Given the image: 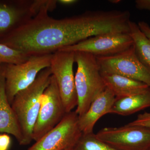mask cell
Wrapping results in <instances>:
<instances>
[{
	"mask_svg": "<svg viewBox=\"0 0 150 150\" xmlns=\"http://www.w3.org/2000/svg\"><path fill=\"white\" fill-rule=\"evenodd\" d=\"M53 54L30 56L22 64L1 66L5 79L6 95L10 104H11L16 93L32 84L41 71L50 67Z\"/></svg>",
	"mask_w": 150,
	"mask_h": 150,
	"instance_id": "3",
	"label": "cell"
},
{
	"mask_svg": "<svg viewBox=\"0 0 150 150\" xmlns=\"http://www.w3.org/2000/svg\"><path fill=\"white\" fill-rule=\"evenodd\" d=\"M150 107V89L143 93L115 99L110 113L127 116Z\"/></svg>",
	"mask_w": 150,
	"mask_h": 150,
	"instance_id": "14",
	"label": "cell"
},
{
	"mask_svg": "<svg viewBox=\"0 0 150 150\" xmlns=\"http://www.w3.org/2000/svg\"><path fill=\"white\" fill-rule=\"evenodd\" d=\"M30 0H0V39L35 16Z\"/></svg>",
	"mask_w": 150,
	"mask_h": 150,
	"instance_id": "10",
	"label": "cell"
},
{
	"mask_svg": "<svg viewBox=\"0 0 150 150\" xmlns=\"http://www.w3.org/2000/svg\"><path fill=\"white\" fill-rule=\"evenodd\" d=\"M134 45L129 33H110L93 36L59 51L87 52L96 56L105 57L118 54Z\"/></svg>",
	"mask_w": 150,
	"mask_h": 150,
	"instance_id": "9",
	"label": "cell"
},
{
	"mask_svg": "<svg viewBox=\"0 0 150 150\" xmlns=\"http://www.w3.org/2000/svg\"><path fill=\"white\" fill-rule=\"evenodd\" d=\"M57 1L56 0H32V10L35 15L42 8H46L48 11H52L56 7Z\"/></svg>",
	"mask_w": 150,
	"mask_h": 150,
	"instance_id": "18",
	"label": "cell"
},
{
	"mask_svg": "<svg viewBox=\"0 0 150 150\" xmlns=\"http://www.w3.org/2000/svg\"><path fill=\"white\" fill-rule=\"evenodd\" d=\"M115 100L114 94L107 88L94 100L88 110L78 118L79 127L83 134L93 133L96 123L103 115L110 113Z\"/></svg>",
	"mask_w": 150,
	"mask_h": 150,
	"instance_id": "11",
	"label": "cell"
},
{
	"mask_svg": "<svg viewBox=\"0 0 150 150\" xmlns=\"http://www.w3.org/2000/svg\"><path fill=\"white\" fill-rule=\"evenodd\" d=\"M67 113L55 77L51 75L48 86L40 98L37 121L33 131V140L40 139L54 129Z\"/></svg>",
	"mask_w": 150,
	"mask_h": 150,
	"instance_id": "4",
	"label": "cell"
},
{
	"mask_svg": "<svg viewBox=\"0 0 150 150\" xmlns=\"http://www.w3.org/2000/svg\"><path fill=\"white\" fill-rule=\"evenodd\" d=\"M149 150H150V149H149Z\"/></svg>",
	"mask_w": 150,
	"mask_h": 150,
	"instance_id": "27",
	"label": "cell"
},
{
	"mask_svg": "<svg viewBox=\"0 0 150 150\" xmlns=\"http://www.w3.org/2000/svg\"><path fill=\"white\" fill-rule=\"evenodd\" d=\"M79 1L77 0H58L57 3L62 5L69 6L74 5Z\"/></svg>",
	"mask_w": 150,
	"mask_h": 150,
	"instance_id": "23",
	"label": "cell"
},
{
	"mask_svg": "<svg viewBox=\"0 0 150 150\" xmlns=\"http://www.w3.org/2000/svg\"><path fill=\"white\" fill-rule=\"evenodd\" d=\"M128 124L131 126H141L150 128V112H145L139 114L136 120Z\"/></svg>",
	"mask_w": 150,
	"mask_h": 150,
	"instance_id": "19",
	"label": "cell"
},
{
	"mask_svg": "<svg viewBox=\"0 0 150 150\" xmlns=\"http://www.w3.org/2000/svg\"><path fill=\"white\" fill-rule=\"evenodd\" d=\"M135 3L137 9L150 11V0H136Z\"/></svg>",
	"mask_w": 150,
	"mask_h": 150,
	"instance_id": "21",
	"label": "cell"
},
{
	"mask_svg": "<svg viewBox=\"0 0 150 150\" xmlns=\"http://www.w3.org/2000/svg\"><path fill=\"white\" fill-rule=\"evenodd\" d=\"M74 150H118L98 139L96 134H82Z\"/></svg>",
	"mask_w": 150,
	"mask_h": 150,
	"instance_id": "16",
	"label": "cell"
},
{
	"mask_svg": "<svg viewBox=\"0 0 150 150\" xmlns=\"http://www.w3.org/2000/svg\"><path fill=\"white\" fill-rule=\"evenodd\" d=\"M76 111L66 113L61 122L27 150H66L74 149L83 133Z\"/></svg>",
	"mask_w": 150,
	"mask_h": 150,
	"instance_id": "7",
	"label": "cell"
},
{
	"mask_svg": "<svg viewBox=\"0 0 150 150\" xmlns=\"http://www.w3.org/2000/svg\"><path fill=\"white\" fill-rule=\"evenodd\" d=\"M109 1V2L112 3V4H117L121 2V1L120 0H110Z\"/></svg>",
	"mask_w": 150,
	"mask_h": 150,
	"instance_id": "24",
	"label": "cell"
},
{
	"mask_svg": "<svg viewBox=\"0 0 150 150\" xmlns=\"http://www.w3.org/2000/svg\"><path fill=\"white\" fill-rule=\"evenodd\" d=\"M0 68H1V66H0Z\"/></svg>",
	"mask_w": 150,
	"mask_h": 150,
	"instance_id": "26",
	"label": "cell"
},
{
	"mask_svg": "<svg viewBox=\"0 0 150 150\" xmlns=\"http://www.w3.org/2000/svg\"><path fill=\"white\" fill-rule=\"evenodd\" d=\"M138 26L142 32L150 40V26L146 22L144 21L139 22Z\"/></svg>",
	"mask_w": 150,
	"mask_h": 150,
	"instance_id": "22",
	"label": "cell"
},
{
	"mask_svg": "<svg viewBox=\"0 0 150 150\" xmlns=\"http://www.w3.org/2000/svg\"><path fill=\"white\" fill-rule=\"evenodd\" d=\"M98 139L118 150H149L150 128L127 125L105 127L96 134Z\"/></svg>",
	"mask_w": 150,
	"mask_h": 150,
	"instance_id": "8",
	"label": "cell"
},
{
	"mask_svg": "<svg viewBox=\"0 0 150 150\" xmlns=\"http://www.w3.org/2000/svg\"><path fill=\"white\" fill-rule=\"evenodd\" d=\"M77 69L75 75L78 105L75 110L79 116L88 109L91 103L106 88L96 57L82 51L75 52Z\"/></svg>",
	"mask_w": 150,
	"mask_h": 150,
	"instance_id": "2",
	"label": "cell"
},
{
	"mask_svg": "<svg viewBox=\"0 0 150 150\" xmlns=\"http://www.w3.org/2000/svg\"><path fill=\"white\" fill-rule=\"evenodd\" d=\"M0 132L13 135L20 145L22 136L17 120L7 97L5 79L1 67L0 68Z\"/></svg>",
	"mask_w": 150,
	"mask_h": 150,
	"instance_id": "12",
	"label": "cell"
},
{
	"mask_svg": "<svg viewBox=\"0 0 150 150\" xmlns=\"http://www.w3.org/2000/svg\"><path fill=\"white\" fill-rule=\"evenodd\" d=\"M96 59L101 74L124 76L144 83L150 88V69L139 59L134 45L118 54Z\"/></svg>",
	"mask_w": 150,
	"mask_h": 150,
	"instance_id": "5",
	"label": "cell"
},
{
	"mask_svg": "<svg viewBox=\"0 0 150 150\" xmlns=\"http://www.w3.org/2000/svg\"><path fill=\"white\" fill-rule=\"evenodd\" d=\"M74 62V52L58 51L53 54L50 67L67 113L73 111L78 105L73 71Z\"/></svg>",
	"mask_w": 150,
	"mask_h": 150,
	"instance_id": "6",
	"label": "cell"
},
{
	"mask_svg": "<svg viewBox=\"0 0 150 150\" xmlns=\"http://www.w3.org/2000/svg\"><path fill=\"white\" fill-rule=\"evenodd\" d=\"M11 144V138L6 134L0 135V150H8Z\"/></svg>",
	"mask_w": 150,
	"mask_h": 150,
	"instance_id": "20",
	"label": "cell"
},
{
	"mask_svg": "<svg viewBox=\"0 0 150 150\" xmlns=\"http://www.w3.org/2000/svg\"><path fill=\"white\" fill-rule=\"evenodd\" d=\"M30 57L21 51L0 43V66L7 64H22L27 61Z\"/></svg>",
	"mask_w": 150,
	"mask_h": 150,
	"instance_id": "17",
	"label": "cell"
},
{
	"mask_svg": "<svg viewBox=\"0 0 150 150\" xmlns=\"http://www.w3.org/2000/svg\"><path fill=\"white\" fill-rule=\"evenodd\" d=\"M129 34L133 40L137 56L150 69V40L142 32L138 24L131 21L129 23Z\"/></svg>",
	"mask_w": 150,
	"mask_h": 150,
	"instance_id": "15",
	"label": "cell"
},
{
	"mask_svg": "<svg viewBox=\"0 0 150 150\" xmlns=\"http://www.w3.org/2000/svg\"><path fill=\"white\" fill-rule=\"evenodd\" d=\"M66 150H74V149H70Z\"/></svg>",
	"mask_w": 150,
	"mask_h": 150,
	"instance_id": "25",
	"label": "cell"
},
{
	"mask_svg": "<svg viewBox=\"0 0 150 150\" xmlns=\"http://www.w3.org/2000/svg\"><path fill=\"white\" fill-rule=\"evenodd\" d=\"M101 75L106 88L113 93L116 99L143 93L150 89L144 83L121 75L106 74Z\"/></svg>",
	"mask_w": 150,
	"mask_h": 150,
	"instance_id": "13",
	"label": "cell"
},
{
	"mask_svg": "<svg viewBox=\"0 0 150 150\" xmlns=\"http://www.w3.org/2000/svg\"><path fill=\"white\" fill-rule=\"evenodd\" d=\"M52 75L50 67L41 71L35 81L27 88L18 92L11 104L22 136V146L33 141V128L40 106V98L50 82Z\"/></svg>",
	"mask_w": 150,
	"mask_h": 150,
	"instance_id": "1",
	"label": "cell"
}]
</instances>
